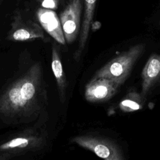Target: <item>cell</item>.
<instances>
[{
	"label": "cell",
	"instance_id": "cell-2",
	"mask_svg": "<svg viewBox=\"0 0 160 160\" xmlns=\"http://www.w3.org/2000/svg\"><path fill=\"white\" fill-rule=\"evenodd\" d=\"M144 47L143 44H138L121 53L102 66L93 78H108L121 85L129 76L134 63L142 54Z\"/></svg>",
	"mask_w": 160,
	"mask_h": 160
},
{
	"label": "cell",
	"instance_id": "cell-12",
	"mask_svg": "<svg viewBox=\"0 0 160 160\" xmlns=\"http://www.w3.org/2000/svg\"><path fill=\"white\" fill-rule=\"evenodd\" d=\"M142 94L135 91H129L119 104L120 109L125 112H130L141 109L143 106L144 100Z\"/></svg>",
	"mask_w": 160,
	"mask_h": 160
},
{
	"label": "cell",
	"instance_id": "cell-11",
	"mask_svg": "<svg viewBox=\"0 0 160 160\" xmlns=\"http://www.w3.org/2000/svg\"><path fill=\"white\" fill-rule=\"evenodd\" d=\"M51 58V68L56 79L60 100L63 102L65 100L68 83L59 53L56 46L52 48Z\"/></svg>",
	"mask_w": 160,
	"mask_h": 160
},
{
	"label": "cell",
	"instance_id": "cell-9",
	"mask_svg": "<svg viewBox=\"0 0 160 160\" xmlns=\"http://www.w3.org/2000/svg\"><path fill=\"white\" fill-rule=\"evenodd\" d=\"M142 96H145L150 89L160 81V54H153L148 59L142 72Z\"/></svg>",
	"mask_w": 160,
	"mask_h": 160
},
{
	"label": "cell",
	"instance_id": "cell-10",
	"mask_svg": "<svg viewBox=\"0 0 160 160\" xmlns=\"http://www.w3.org/2000/svg\"><path fill=\"white\" fill-rule=\"evenodd\" d=\"M96 1L97 0H84V11L82 16V22L79 33V43L78 48L74 54V59L76 61L79 59L86 46L89 36L90 27L92 22Z\"/></svg>",
	"mask_w": 160,
	"mask_h": 160
},
{
	"label": "cell",
	"instance_id": "cell-4",
	"mask_svg": "<svg viewBox=\"0 0 160 160\" xmlns=\"http://www.w3.org/2000/svg\"><path fill=\"white\" fill-rule=\"evenodd\" d=\"M79 146L89 150L106 160H122L121 151L114 142L107 139L91 135H81L71 140Z\"/></svg>",
	"mask_w": 160,
	"mask_h": 160
},
{
	"label": "cell",
	"instance_id": "cell-7",
	"mask_svg": "<svg viewBox=\"0 0 160 160\" xmlns=\"http://www.w3.org/2000/svg\"><path fill=\"white\" fill-rule=\"evenodd\" d=\"M119 86L108 78H93L85 86V99L93 103L107 101L115 95Z\"/></svg>",
	"mask_w": 160,
	"mask_h": 160
},
{
	"label": "cell",
	"instance_id": "cell-8",
	"mask_svg": "<svg viewBox=\"0 0 160 160\" xmlns=\"http://www.w3.org/2000/svg\"><path fill=\"white\" fill-rule=\"evenodd\" d=\"M39 23L54 40L64 45L66 40L64 36L59 18L53 9L39 8L36 11Z\"/></svg>",
	"mask_w": 160,
	"mask_h": 160
},
{
	"label": "cell",
	"instance_id": "cell-14",
	"mask_svg": "<svg viewBox=\"0 0 160 160\" xmlns=\"http://www.w3.org/2000/svg\"><path fill=\"white\" fill-rule=\"evenodd\" d=\"M2 1H3V0H0V4H1V3H2Z\"/></svg>",
	"mask_w": 160,
	"mask_h": 160
},
{
	"label": "cell",
	"instance_id": "cell-5",
	"mask_svg": "<svg viewBox=\"0 0 160 160\" xmlns=\"http://www.w3.org/2000/svg\"><path fill=\"white\" fill-rule=\"evenodd\" d=\"M40 24L25 18L21 12L14 13L8 34V39L12 41H26L44 37V31Z\"/></svg>",
	"mask_w": 160,
	"mask_h": 160
},
{
	"label": "cell",
	"instance_id": "cell-3",
	"mask_svg": "<svg viewBox=\"0 0 160 160\" xmlns=\"http://www.w3.org/2000/svg\"><path fill=\"white\" fill-rule=\"evenodd\" d=\"M45 144L46 138L43 134L37 130H25L0 143V160H8L38 150Z\"/></svg>",
	"mask_w": 160,
	"mask_h": 160
},
{
	"label": "cell",
	"instance_id": "cell-1",
	"mask_svg": "<svg viewBox=\"0 0 160 160\" xmlns=\"http://www.w3.org/2000/svg\"><path fill=\"white\" fill-rule=\"evenodd\" d=\"M44 100L42 69L36 63L0 96V116L16 120L31 117L41 110Z\"/></svg>",
	"mask_w": 160,
	"mask_h": 160
},
{
	"label": "cell",
	"instance_id": "cell-6",
	"mask_svg": "<svg viewBox=\"0 0 160 160\" xmlns=\"http://www.w3.org/2000/svg\"><path fill=\"white\" fill-rule=\"evenodd\" d=\"M83 9L82 0H71L60 13L61 23L66 42H73L81 31V19Z\"/></svg>",
	"mask_w": 160,
	"mask_h": 160
},
{
	"label": "cell",
	"instance_id": "cell-13",
	"mask_svg": "<svg viewBox=\"0 0 160 160\" xmlns=\"http://www.w3.org/2000/svg\"><path fill=\"white\" fill-rule=\"evenodd\" d=\"M41 6L44 8L56 9L58 8L61 0H38Z\"/></svg>",
	"mask_w": 160,
	"mask_h": 160
}]
</instances>
